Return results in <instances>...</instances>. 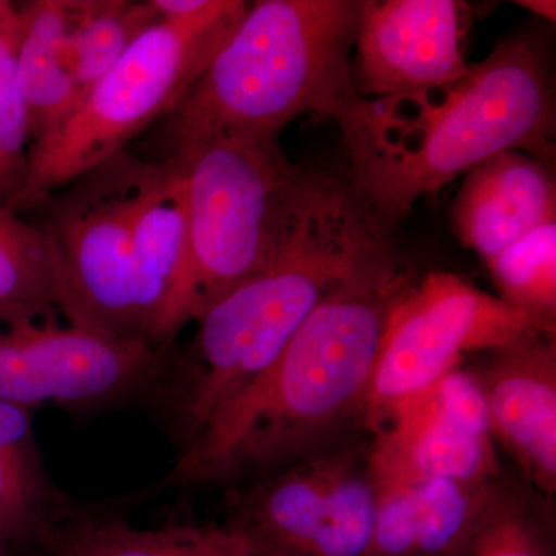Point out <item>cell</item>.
Wrapping results in <instances>:
<instances>
[{
    "mask_svg": "<svg viewBox=\"0 0 556 556\" xmlns=\"http://www.w3.org/2000/svg\"><path fill=\"white\" fill-rule=\"evenodd\" d=\"M33 409L0 401V526L17 543H39L72 515L51 481L36 441Z\"/></svg>",
    "mask_w": 556,
    "mask_h": 556,
    "instance_id": "obj_18",
    "label": "cell"
},
{
    "mask_svg": "<svg viewBox=\"0 0 556 556\" xmlns=\"http://www.w3.org/2000/svg\"><path fill=\"white\" fill-rule=\"evenodd\" d=\"M21 39L16 78L38 139L62 123L79 102L68 58L70 0H35L17 7Z\"/></svg>",
    "mask_w": 556,
    "mask_h": 556,
    "instance_id": "obj_17",
    "label": "cell"
},
{
    "mask_svg": "<svg viewBox=\"0 0 556 556\" xmlns=\"http://www.w3.org/2000/svg\"><path fill=\"white\" fill-rule=\"evenodd\" d=\"M185 189L193 320L273 262L294 236L325 175L280 142L215 139L174 160Z\"/></svg>",
    "mask_w": 556,
    "mask_h": 556,
    "instance_id": "obj_6",
    "label": "cell"
},
{
    "mask_svg": "<svg viewBox=\"0 0 556 556\" xmlns=\"http://www.w3.org/2000/svg\"><path fill=\"white\" fill-rule=\"evenodd\" d=\"M135 295L149 345L170 353L193 320L192 266L185 189L170 163L149 164L134 212Z\"/></svg>",
    "mask_w": 556,
    "mask_h": 556,
    "instance_id": "obj_13",
    "label": "cell"
},
{
    "mask_svg": "<svg viewBox=\"0 0 556 556\" xmlns=\"http://www.w3.org/2000/svg\"><path fill=\"white\" fill-rule=\"evenodd\" d=\"M148 167L124 152L105 161L78 178L46 228L67 270L76 321L134 342H144L135 295L134 212Z\"/></svg>",
    "mask_w": 556,
    "mask_h": 556,
    "instance_id": "obj_10",
    "label": "cell"
},
{
    "mask_svg": "<svg viewBox=\"0 0 556 556\" xmlns=\"http://www.w3.org/2000/svg\"><path fill=\"white\" fill-rule=\"evenodd\" d=\"M16 544L13 541L9 540V538L0 535V552L10 551V548H17Z\"/></svg>",
    "mask_w": 556,
    "mask_h": 556,
    "instance_id": "obj_28",
    "label": "cell"
},
{
    "mask_svg": "<svg viewBox=\"0 0 556 556\" xmlns=\"http://www.w3.org/2000/svg\"><path fill=\"white\" fill-rule=\"evenodd\" d=\"M21 39L20 10L0 31V201L13 208L27 169L30 118L16 78Z\"/></svg>",
    "mask_w": 556,
    "mask_h": 556,
    "instance_id": "obj_24",
    "label": "cell"
},
{
    "mask_svg": "<svg viewBox=\"0 0 556 556\" xmlns=\"http://www.w3.org/2000/svg\"><path fill=\"white\" fill-rule=\"evenodd\" d=\"M551 336L540 321L453 273L413 281L388 317L369 387L365 428L463 367L468 354L492 353Z\"/></svg>",
    "mask_w": 556,
    "mask_h": 556,
    "instance_id": "obj_7",
    "label": "cell"
},
{
    "mask_svg": "<svg viewBox=\"0 0 556 556\" xmlns=\"http://www.w3.org/2000/svg\"><path fill=\"white\" fill-rule=\"evenodd\" d=\"M170 353L73 324L50 306L0 303V401L102 408L155 390Z\"/></svg>",
    "mask_w": 556,
    "mask_h": 556,
    "instance_id": "obj_8",
    "label": "cell"
},
{
    "mask_svg": "<svg viewBox=\"0 0 556 556\" xmlns=\"http://www.w3.org/2000/svg\"><path fill=\"white\" fill-rule=\"evenodd\" d=\"M540 496L497 479L457 556H555L554 525Z\"/></svg>",
    "mask_w": 556,
    "mask_h": 556,
    "instance_id": "obj_21",
    "label": "cell"
},
{
    "mask_svg": "<svg viewBox=\"0 0 556 556\" xmlns=\"http://www.w3.org/2000/svg\"><path fill=\"white\" fill-rule=\"evenodd\" d=\"M364 0H260L161 126L164 161L215 139L278 142L305 113L346 138L368 108L353 79Z\"/></svg>",
    "mask_w": 556,
    "mask_h": 556,
    "instance_id": "obj_4",
    "label": "cell"
},
{
    "mask_svg": "<svg viewBox=\"0 0 556 556\" xmlns=\"http://www.w3.org/2000/svg\"><path fill=\"white\" fill-rule=\"evenodd\" d=\"M464 11L455 0H365L353 68L361 97H404L463 78Z\"/></svg>",
    "mask_w": 556,
    "mask_h": 556,
    "instance_id": "obj_12",
    "label": "cell"
},
{
    "mask_svg": "<svg viewBox=\"0 0 556 556\" xmlns=\"http://www.w3.org/2000/svg\"><path fill=\"white\" fill-rule=\"evenodd\" d=\"M470 368L493 441L541 496L556 492V342L551 336L492 351Z\"/></svg>",
    "mask_w": 556,
    "mask_h": 556,
    "instance_id": "obj_14",
    "label": "cell"
},
{
    "mask_svg": "<svg viewBox=\"0 0 556 556\" xmlns=\"http://www.w3.org/2000/svg\"><path fill=\"white\" fill-rule=\"evenodd\" d=\"M0 556H17L16 548H10V551L0 552Z\"/></svg>",
    "mask_w": 556,
    "mask_h": 556,
    "instance_id": "obj_30",
    "label": "cell"
},
{
    "mask_svg": "<svg viewBox=\"0 0 556 556\" xmlns=\"http://www.w3.org/2000/svg\"><path fill=\"white\" fill-rule=\"evenodd\" d=\"M16 17L17 7H14L13 3L0 0V31H2L3 28L9 27L11 22L16 20Z\"/></svg>",
    "mask_w": 556,
    "mask_h": 556,
    "instance_id": "obj_27",
    "label": "cell"
},
{
    "mask_svg": "<svg viewBox=\"0 0 556 556\" xmlns=\"http://www.w3.org/2000/svg\"><path fill=\"white\" fill-rule=\"evenodd\" d=\"M0 303L50 306L73 324L75 305L60 248L46 228L28 225L0 201ZM79 325V324H78Z\"/></svg>",
    "mask_w": 556,
    "mask_h": 556,
    "instance_id": "obj_19",
    "label": "cell"
},
{
    "mask_svg": "<svg viewBox=\"0 0 556 556\" xmlns=\"http://www.w3.org/2000/svg\"><path fill=\"white\" fill-rule=\"evenodd\" d=\"M387 229L350 182L325 178L280 254L200 314L185 356L170 354L155 390L164 391L181 450L276 361L329 292L394 257Z\"/></svg>",
    "mask_w": 556,
    "mask_h": 556,
    "instance_id": "obj_3",
    "label": "cell"
},
{
    "mask_svg": "<svg viewBox=\"0 0 556 556\" xmlns=\"http://www.w3.org/2000/svg\"><path fill=\"white\" fill-rule=\"evenodd\" d=\"M369 439L342 442L237 492L228 521L288 556H367L378 507Z\"/></svg>",
    "mask_w": 556,
    "mask_h": 556,
    "instance_id": "obj_9",
    "label": "cell"
},
{
    "mask_svg": "<svg viewBox=\"0 0 556 556\" xmlns=\"http://www.w3.org/2000/svg\"><path fill=\"white\" fill-rule=\"evenodd\" d=\"M193 526H131L115 518L70 515L40 541L49 556H179Z\"/></svg>",
    "mask_w": 556,
    "mask_h": 556,
    "instance_id": "obj_22",
    "label": "cell"
},
{
    "mask_svg": "<svg viewBox=\"0 0 556 556\" xmlns=\"http://www.w3.org/2000/svg\"><path fill=\"white\" fill-rule=\"evenodd\" d=\"M555 118L546 50L533 36H511L455 83L368 100L345 138L350 185L388 228L497 153L519 150L551 164Z\"/></svg>",
    "mask_w": 556,
    "mask_h": 556,
    "instance_id": "obj_2",
    "label": "cell"
},
{
    "mask_svg": "<svg viewBox=\"0 0 556 556\" xmlns=\"http://www.w3.org/2000/svg\"><path fill=\"white\" fill-rule=\"evenodd\" d=\"M500 298L556 328V222L540 226L485 262Z\"/></svg>",
    "mask_w": 556,
    "mask_h": 556,
    "instance_id": "obj_23",
    "label": "cell"
},
{
    "mask_svg": "<svg viewBox=\"0 0 556 556\" xmlns=\"http://www.w3.org/2000/svg\"><path fill=\"white\" fill-rule=\"evenodd\" d=\"M522 9L532 11L538 17H544L547 21H555L556 17V3L554 0H522L517 2Z\"/></svg>",
    "mask_w": 556,
    "mask_h": 556,
    "instance_id": "obj_26",
    "label": "cell"
},
{
    "mask_svg": "<svg viewBox=\"0 0 556 556\" xmlns=\"http://www.w3.org/2000/svg\"><path fill=\"white\" fill-rule=\"evenodd\" d=\"M413 281L391 257L329 292L276 361L181 450L160 486L265 478L365 427L380 340Z\"/></svg>",
    "mask_w": 556,
    "mask_h": 556,
    "instance_id": "obj_1",
    "label": "cell"
},
{
    "mask_svg": "<svg viewBox=\"0 0 556 556\" xmlns=\"http://www.w3.org/2000/svg\"><path fill=\"white\" fill-rule=\"evenodd\" d=\"M159 17L150 0H70L68 58L79 102Z\"/></svg>",
    "mask_w": 556,
    "mask_h": 556,
    "instance_id": "obj_20",
    "label": "cell"
},
{
    "mask_svg": "<svg viewBox=\"0 0 556 556\" xmlns=\"http://www.w3.org/2000/svg\"><path fill=\"white\" fill-rule=\"evenodd\" d=\"M495 482L468 484L430 479L415 484L378 485L367 556L459 555Z\"/></svg>",
    "mask_w": 556,
    "mask_h": 556,
    "instance_id": "obj_16",
    "label": "cell"
},
{
    "mask_svg": "<svg viewBox=\"0 0 556 556\" xmlns=\"http://www.w3.org/2000/svg\"><path fill=\"white\" fill-rule=\"evenodd\" d=\"M552 222L556 182L551 164L519 150L490 156L464 175L450 207L456 239L484 262Z\"/></svg>",
    "mask_w": 556,
    "mask_h": 556,
    "instance_id": "obj_15",
    "label": "cell"
},
{
    "mask_svg": "<svg viewBox=\"0 0 556 556\" xmlns=\"http://www.w3.org/2000/svg\"><path fill=\"white\" fill-rule=\"evenodd\" d=\"M376 486L453 479L490 484L501 478L484 396L470 369H453L390 409L369 431Z\"/></svg>",
    "mask_w": 556,
    "mask_h": 556,
    "instance_id": "obj_11",
    "label": "cell"
},
{
    "mask_svg": "<svg viewBox=\"0 0 556 556\" xmlns=\"http://www.w3.org/2000/svg\"><path fill=\"white\" fill-rule=\"evenodd\" d=\"M179 556H288L236 522L193 526Z\"/></svg>",
    "mask_w": 556,
    "mask_h": 556,
    "instance_id": "obj_25",
    "label": "cell"
},
{
    "mask_svg": "<svg viewBox=\"0 0 556 556\" xmlns=\"http://www.w3.org/2000/svg\"><path fill=\"white\" fill-rule=\"evenodd\" d=\"M0 535L9 538V540L13 541V543L16 544V546H21V544L17 543L16 538L11 535V533L9 532V530L5 529V527L0 526Z\"/></svg>",
    "mask_w": 556,
    "mask_h": 556,
    "instance_id": "obj_29",
    "label": "cell"
},
{
    "mask_svg": "<svg viewBox=\"0 0 556 556\" xmlns=\"http://www.w3.org/2000/svg\"><path fill=\"white\" fill-rule=\"evenodd\" d=\"M248 9L240 0H214L197 16L153 22L67 118L35 139L13 208L42 204L163 119L203 75Z\"/></svg>",
    "mask_w": 556,
    "mask_h": 556,
    "instance_id": "obj_5",
    "label": "cell"
}]
</instances>
